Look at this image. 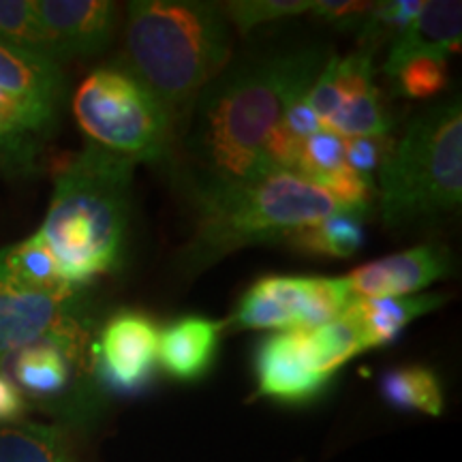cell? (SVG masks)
Masks as SVG:
<instances>
[{"label":"cell","mask_w":462,"mask_h":462,"mask_svg":"<svg viewBox=\"0 0 462 462\" xmlns=\"http://www.w3.org/2000/svg\"><path fill=\"white\" fill-rule=\"evenodd\" d=\"M257 392L287 404L313 401L332 377L321 371L304 330L268 334L255 351Z\"/></svg>","instance_id":"obj_11"},{"label":"cell","mask_w":462,"mask_h":462,"mask_svg":"<svg viewBox=\"0 0 462 462\" xmlns=\"http://www.w3.org/2000/svg\"><path fill=\"white\" fill-rule=\"evenodd\" d=\"M345 165V137L330 129H321L306 137L302 143V152H300L296 176L304 180L321 184L332 176L338 167Z\"/></svg>","instance_id":"obj_27"},{"label":"cell","mask_w":462,"mask_h":462,"mask_svg":"<svg viewBox=\"0 0 462 462\" xmlns=\"http://www.w3.org/2000/svg\"><path fill=\"white\" fill-rule=\"evenodd\" d=\"M26 402L22 392L17 390L7 374L0 371V426L15 424L24 415Z\"/></svg>","instance_id":"obj_32"},{"label":"cell","mask_w":462,"mask_h":462,"mask_svg":"<svg viewBox=\"0 0 462 462\" xmlns=\"http://www.w3.org/2000/svg\"><path fill=\"white\" fill-rule=\"evenodd\" d=\"M354 300L345 276H265L240 298L227 326L236 330H306L337 319Z\"/></svg>","instance_id":"obj_7"},{"label":"cell","mask_w":462,"mask_h":462,"mask_svg":"<svg viewBox=\"0 0 462 462\" xmlns=\"http://www.w3.org/2000/svg\"><path fill=\"white\" fill-rule=\"evenodd\" d=\"M310 7L313 0H234V3H223L221 11L229 24L246 34L268 22L306 14Z\"/></svg>","instance_id":"obj_28"},{"label":"cell","mask_w":462,"mask_h":462,"mask_svg":"<svg viewBox=\"0 0 462 462\" xmlns=\"http://www.w3.org/2000/svg\"><path fill=\"white\" fill-rule=\"evenodd\" d=\"M159 328L152 317L118 310L101 328L92 346L97 374L116 392H137L152 377L157 364Z\"/></svg>","instance_id":"obj_10"},{"label":"cell","mask_w":462,"mask_h":462,"mask_svg":"<svg viewBox=\"0 0 462 462\" xmlns=\"http://www.w3.org/2000/svg\"><path fill=\"white\" fill-rule=\"evenodd\" d=\"M73 114L88 143L109 152L135 163H159L170 154L176 120L123 69H95L75 92Z\"/></svg>","instance_id":"obj_6"},{"label":"cell","mask_w":462,"mask_h":462,"mask_svg":"<svg viewBox=\"0 0 462 462\" xmlns=\"http://www.w3.org/2000/svg\"><path fill=\"white\" fill-rule=\"evenodd\" d=\"M379 210L390 229L435 221L462 204L460 97L415 116L377 171Z\"/></svg>","instance_id":"obj_5"},{"label":"cell","mask_w":462,"mask_h":462,"mask_svg":"<svg viewBox=\"0 0 462 462\" xmlns=\"http://www.w3.org/2000/svg\"><path fill=\"white\" fill-rule=\"evenodd\" d=\"M231 58L221 5L201 0H133L126 5L125 58L118 69L152 92L176 120Z\"/></svg>","instance_id":"obj_4"},{"label":"cell","mask_w":462,"mask_h":462,"mask_svg":"<svg viewBox=\"0 0 462 462\" xmlns=\"http://www.w3.org/2000/svg\"><path fill=\"white\" fill-rule=\"evenodd\" d=\"M392 146H394V140L390 135L351 137V140H345V165L366 180L374 182V173L388 159Z\"/></svg>","instance_id":"obj_29"},{"label":"cell","mask_w":462,"mask_h":462,"mask_svg":"<svg viewBox=\"0 0 462 462\" xmlns=\"http://www.w3.org/2000/svg\"><path fill=\"white\" fill-rule=\"evenodd\" d=\"M396 97L404 99H430L441 95L449 84L448 58L437 54H415L401 62L390 75Z\"/></svg>","instance_id":"obj_25"},{"label":"cell","mask_w":462,"mask_h":462,"mask_svg":"<svg viewBox=\"0 0 462 462\" xmlns=\"http://www.w3.org/2000/svg\"><path fill=\"white\" fill-rule=\"evenodd\" d=\"M381 396L396 409H413L429 415L443 413L441 381L430 368L404 366L385 373L381 379Z\"/></svg>","instance_id":"obj_22"},{"label":"cell","mask_w":462,"mask_h":462,"mask_svg":"<svg viewBox=\"0 0 462 462\" xmlns=\"http://www.w3.org/2000/svg\"><path fill=\"white\" fill-rule=\"evenodd\" d=\"M281 125L285 126V129L291 133L293 137H298V140H306V137H310L313 133H317L321 129V120L319 116L315 114V109L310 107L309 99L304 97H300L298 101H293L289 109L282 116Z\"/></svg>","instance_id":"obj_31"},{"label":"cell","mask_w":462,"mask_h":462,"mask_svg":"<svg viewBox=\"0 0 462 462\" xmlns=\"http://www.w3.org/2000/svg\"><path fill=\"white\" fill-rule=\"evenodd\" d=\"M227 321L204 315H182L159 330L157 362L178 381H198L217 360Z\"/></svg>","instance_id":"obj_15"},{"label":"cell","mask_w":462,"mask_h":462,"mask_svg":"<svg viewBox=\"0 0 462 462\" xmlns=\"http://www.w3.org/2000/svg\"><path fill=\"white\" fill-rule=\"evenodd\" d=\"M0 462H73L60 429L31 421L0 426Z\"/></svg>","instance_id":"obj_21"},{"label":"cell","mask_w":462,"mask_h":462,"mask_svg":"<svg viewBox=\"0 0 462 462\" xmlns=\"http://www.w3.org/2000/svg\"><path fill=\"white\" fill-rule=\"evenodd\" d=\"M334 78L338 86V109L323 129L351 137L390 135L394 120L385 112L381 92L374 86L373 51L360 50L346 58L332 56Z\"/></svg>","instance_id":"obj_14"},{"label":"cell","mask_w":462,"mask_h":462,"mask_svg":"<svg viewBox=\"0 0 462 462\" xmlns=\"http://www.w3.org/2000/svg\"><path fill=\"white\" fill-rule=\"evenodd\" d=\"M34 9L58 62L101 54L118 28V7L109 0H34Z\"/></svg>","instance_id":"obj_13"},{"label":"cell","mask_w":462,"mask_h":462,"mask_svg":"<svg viewBox=\"0 0 462 462\" xmlns=\"http://www.w3.org/2000/svg\"><path fill=\"white\" fill-rule=\"evenodd\" d=\"M454 273L452 253L446 245L426 242L396 255L360 265L346 274L354 298H401L415 296L432 282Z\"/></svg>","instance_id":"obj_12"},{"label":"cell","mask_w":462,"mask_h":462,"mask_svg":"<svg viewBox=\"0 0 462 462\" xmlns=\"http://www.w3.org/2000/svg\"><path fill=\"white\" fill-rule=\"evenodd\" d=\"M0 45L37 51L56 60L34 0H0Z\"/></svg>","instance_id":"obj_24"},{"label":"cell","mask_w":462,"mask_h":462,"mask_svg":"<svg viewBox=\"0 0 462 462\" xmlns=\"http://www.w3.org/2000/svg\"><path fill=\"white\" fill-rule=\"evenodd\" d=\"M371 210L349 208L321 221L304 225L285 240L287 246L306 255L346 259L364 246V218Z\"/></svg>","instance_id":"obj_19"},{"label":"cell","mask_w":462,"mask_h":462,"mask_svg":"<svg viewBox=\"0 0 462 462\" xmlns=\"http://www.w3.org/2000/svg\"><path fill=\"white\" fill-rule=\"evenodd\" d=\"M448 302V293H415L401 298H354L349 313L356 317L366 349H379L401 337L409 323Z\"/></svg>","instance_id":"obj_17"},{"label":"cell","mask_w":462,"mask_h":462,"mask_svg":"<svg viewBox=\"0 0 462 462\" xmlns=\"http://www.w3.org/2000/svg\"><path fill=\"white\" fill-rule=\"evenodd\" d=\"M195 223L178 268L195 276L253 245H282L304 225L349 210L296 173L245 180L198 176L190 189Z\"/></svg>","instance_id":"obj_2"},{"label":"cell","mask_w":462,"mask_h":462,"mask_svg":"<svg viewBox=\"0 0 462 462\" xmlns=\"http://www.w3.org/2000/svg\"><path fill=\"white\" fill-rule=\"evenodd\" d=\"M135 161L86 143L56 176L37 231L73 287L112 274L125 255Z\"/></svg>","instance_id":"obj_3"},{"label":"cell","mask_w":462,"mask_h":462,"mask_svg":"<svg viewBox=\"0 0 462 462\" xmlns=\"http://www.w3.org/2000/svg\"><path fill=\"white\" fill-rule=\"evenodd\" d=\"M426 0H385V3H374L368 11L366 20L357 28L362 50L373 51L383 42H394L404 28H407L420 11L424 9Z\"/></svg>","instance_id":"obj_26"},{"label":"cell","mask_w":462,"mask_h":462,"mask_svg":"<svg viewBox=\"0 0 462 462\" xmlns=\"http://www.w3.org/2000/svg\"><path fill=\"white\" fill-rule=\"evenodd\" d=\"M0 95L34 135L56 131L67 99V78L60 62L37 51L0 45Z\"/></svg>","instance_id":"obj_9"},{"label":"cell","mask_w":462,"mask_h":462,"mask_svg":"<svg viewBox=\"0 0 462 462\" xmlns=\"http://www.w3.org/2000/svg\"><path fill=\"white\" fill-rule=\"evenodd\" d=\"M84 337L50 338L15 356V379L32 394L51 396L65 390L71 362L79 356Z\"/></svg>","instance_id":"obj_18"},{"label":"cell","mask_w":462,"mask_h":462,"mask_svg":"<svg viewBox=\"0 0 462 462\" xmlns=\"http://www.w3.org/2000/svg\"><path fill=\"white\" fill-rule=\"evenodd\" d=\"M330 56L321 45H306L229 62L189 107L184 148L204 176L245 180L274 173L263 143Z\"/></svg>","instance_id":"obj_1"},{"label":"cell","mask_w":462,"mask_h":462,"mask_svg":"<svg viewBox=\"0 0 462 462\" xmlns=\"http://www.w3.org/2000/svg\"><path fill=\"white\" fill-rule=\"evenodd\" d=\"M43 140L28 131L15 109L0 95V173L24 178L37 171Z\"/></svg>","instance_id":"obj_23"},{"label":"cell","mask_w":462,"mask_h":462,"mask_svg":"<svg viewBox=\"0 0 462 462\" xmlns=\"http://www.w3.org/2000/svg\"><path fill=\"white\" fill-rule=\"evenodd\" d=\"M84 330L78 293H51L0 276V366L28 346Z\"/></svg>","instance_id":"obj_8"},{"label":"cell","mask_w":462,"mask_h":462,"mask_svg":"<svg viewBox=\"0 0 462 462\" xmlns=\"http://www.w3.org/2000/svg\"><path fill=\"white\" fill-rule=\"evenodd\" d=\"M462 39V5L458 0H426L424 9L390 45L383 73L390 75L415 54L449 58L458 54Z\"/></svg>","instance_id":"obj_16"},{"label":"cell","mask_w":462,"mask_h":462,"mask_svg":"<svg viewBox=\"0 0 462 462\" xmlns=\"http://www.w3.org/2000/svg\"><path fill=\"white\" fill-rule=\"evenodd\" d=\"M373 5L374 3H357V0H317L310 11L323 24L338 28V31H351V28L357 31Z\"/></svg>","instance_id":"obj_30"},{"label":"cell","mask_w":462,"mask_h":462,"mask_svg":"<svg viewBox=\"0 0 462 462\" xmlns=\"http://www.w3.org/2000/svg\"><path fill=\"white\" fill-rule=\"evenodd\" d=\"M0 276L20 282V285L42 289L51 293H78L79 287H73L65 279L54 253L45 245L39 234L17 242L0 251Z\"/></svg>","instance_id":"obj_20"}]
</instances>
